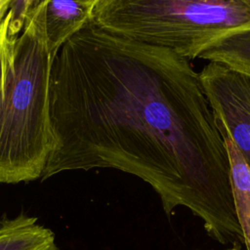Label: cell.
Instances as JSON below:
<instances>
[{"label": "cell", "instance_id": "cell-7", "mask_svg": "<svg viewBox=\"0 0 250 250\" xmlns=\"http://www.w3.org/2000/svg\"><path fill=\"white\" fill-rule=\"evenodd\" d=\"M230 163V179L237 219L244 245L250 250V169L229 136L222 135Z\"/></svg>", "mask_w": 250, "mask_h": 250}, {"label": "cell", "instance_id": "cell-8", "mask_svg": "<svg viewBox=\"0 0 250 250\" xmlns=\"http://www.w3.org/2000/svg\"><path fill=\"white\" fill-rule=\"evenodd\" d=\"M10 13L0 23V95L4 91L7 80L14 67L15 45L19 34L15 33L10 25Z\"/></svg>", "mask_w": 250, "mask_h": 250}, {"label": "cell", "instance_id": "cell-6", "mask_svg": "<svg viewBox=\"0 0 250 250\" xmlns=\"http://www.w3.org/2000/svg\"><path fill=\"white\" fill-rule=\"evenodd\" d=\"M0 250H59L53 230L37 218L20 214L0 220Z\"/></svg>", "mask_w": 250, "mask_h": 250}, {"label": "cell", "instance_id": "cell-2", "mask_svg": "<svg viewBox=\"0 0 250 250\" xmlns=\"http://www.w3.org/2000/svg\"><path fill=\"white\" fill-rule=\"evenodd\" d=\"M46 0H32L15 45L14 67L0 95V183L41 179L55 146L50 115L53 61Z\"/></svg>", "mask_w": 250, "mask_h": 250}, {"label": "cell", "instance_id": "cell-4", "mask_svg": "<svg viewBox=\"0 0 250 250\" xmlns=\"http://www.w3.org/2000/svg\"><path fill=\"white\" fill-rule=\"evenodd\" d=\"M200 80L221 135L229 136L250 169V63L207 53Z\"/></svg>", "mask_w": 250, "mask_h": 250}, {"label": "cell", "instance_id": "cell-1", "mask_svg": "<svg viewBox=\"0 0 250 250\" xmlns=\"http://www.w3.org/2000/svg\"><path fill=\"white\" fill-rule=\"evenodd\" d=\"M50 115L42 181L113 168L147 183L168 217L186 207L211 236L237 225L229 153L189 60L90 22L53 61Z\"/></svg>", "mask_w": 250, "mask_h": 250}, {"label": "cell", "instance_id": "cell-11", "mask_svg": "<svg viewBox=\"0 0 250 250\" xmlns=\"http://www.w3.org/2000/svg\"><path fill=\"white\" fill-rule=\"evenodd\" d=\"M228 250H238L237 248H231V249H228Z\"/></svg>", "mask_w": 250, "mask_h": 250}, {"label": "cell", "instance_id": "cell-3", "mask_svg": "<svg viewBox=\"0 0 250 250\" xmlns=\"http://www.w3.org/2000/svg\"><path fill=\"white\" fill-rule=\"evenodd\" d=\"M91 22L110 35L192 60L250 30V0H97Z\"/></svg>", "mask_w": 250, "mask_h": 250}, {"label": "cell", "instance_id": "cell-9", "mask_svg": "<svg viewBox=\"0 0 250 250\" xmlns=\"http://www.w3.org/2000/svg\"><path fill=\"white\" fill-rule=\"evenodd\" d=\"M207 53L227 55L250 63V30L233 34L222 40L203 54Z\"/></svg>", "mask_w": 250, "mask_h": 250}, {"label": "cell", "instance_id": "cell-10", "mask_svg": "<svg viewBox=\"0 0 250 250\" xmlns=\"http://www.w3.org/2000/svg\"><path fill=\"white\" fill-rule=\"evenodd\" d=\"M11 6V0H0V23L5 19Z\"/></svg>", "mask_w": 250, "mask_h": 250}, {"label": "cell", "instance_id": "cell-5", "mask_svg": "<svg viewBox=\"0 0 250 250\" xmlns=\"http://www.w3.org/2000/svg\"><path fill=\"white\" fill-rule=\"evenodd\" d=\"M96 3L97 0H46L45 31L54 57L71 37L92 21Z\"/></svg>", "mask_w": 250, "mask_h": 250}]
</instances>
